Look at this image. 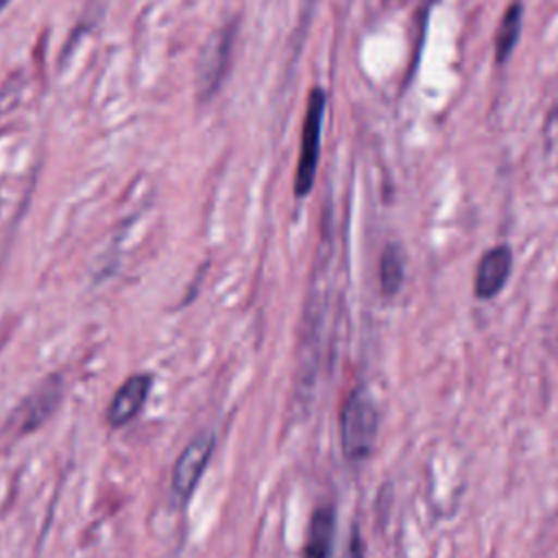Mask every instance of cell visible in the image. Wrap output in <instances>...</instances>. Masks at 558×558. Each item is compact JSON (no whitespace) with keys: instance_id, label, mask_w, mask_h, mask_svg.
Returning <instances> with one entry per match:
<instances>
[{"instance_id":"1","label":"cell","mask_w":558,"mask_h":558,"mask_svg":"<svg viewBox=\"0 0 558 558\" xmlns=\"http://www.w3.org/2000/svg\"><path fill=\"white\" fill-rule=\"evenodd\" d=\"M379 429V412L371 392L357 386L340 412V445L347 460L360 462L371 456Z\"/></svg>"},{"instance_id":"2","label":"cell","mask_w":558,"mask_h":558,"mask_svg":"<svg viewBox=\"0 0 558 558\" xmlns=\"http://www.w3.org/2000/svg\"><path fill=\"white\" fill-rule=\"evenodd\" d=\"M327 96L320 87H314L307 98L303 133H301V150L294 172V194L307 196L314 185L318 155H320V135H323V120H325Z\"/></svg>"},{"instance_id":"3","label":"cell","mask_w":558,"mask_h":558,"mask_svg":"<svg viewBox=\"0 0 558 558\" xmlns=\"http://www.w3.org/2000/svg\"><path fill=\"white\" fill-rule=\"evenodd\" d=\"M63 397V381L61 377L52 375L44 379L33 392L24 397V401L15 408V412L9 418V425L17 434H31L37 427H41L59 408Z\"/></svg>"},{"instance_id":"4","label":"cell","mask_w":558,"mask_h":558,"mask_svg":"<svg viewBox=\"0 0 558 558\" xmlns=\"http://www.w3.org/2000/svg\"><path fill=\"white\" fill-rule=\"evenodd\" d=\"M214 447H216V438L211 432L196 434L183 447V451L179 453L174 469H172V493L179 499H187L194 493L198 480L203 477V473L211 460Z\"/></svg>"},{"instance_id":"5","label":"cell","mask_w":558,"mask_h":558,"mask_svg":"<svg viewBox=\"0 0 558 558\" xmlns=\"http://www.w3.org/2000/svg\"><path fill=\"white\" fill-rule=\"evenodd\" d=\"M231 44H233V26L220 28L209 39V44L201 57V72H198L203 98H209L220 87V81L229 68Z\"/></svg>"},{"instance_id":"6","label":"cell","mask_w":558,"mask_h":558,"mask_svg":"<svg viewBox=\"0 0 558 558\" xmlns=\"http://www.w3.org/2000/svg\"><path fill=\"white\" fill-rule=\"evenodd\" d=\"M512 270V251L508 244H497L488 248L475 270L473 290L477 299H493L501 292Z\"/></svg>"},{"instance_id":"7","label":"cell","mask_w":558,"mask_h":558,"mask_svg":"<svg viewBox=\"0 0 558 558\" xmlns=\"http://www.w3.org/2000/svg\"><path fill=\"white\" fill-rule=\"evenodd\" d=\"M150 392V375L137 373L131 375L113 395L109 410H107V421L111 427H122L131 423L144 408L146 397Z\"/></svg>"},{"instance_id":"8","label":"cell","mask_w":558,"mask_h":558,"mask_svg":"<svg viewBox=\"0 0 558 558\" xmlns=\"http://www.w3.org/2000/svg\"><path fill=\"white\" fill-rule=\"evenodd\" d=\"M333 527L336 514L329 506L318 508L307 525V536L303 545V558H329L331 543H333Z\"/></svg>"},{"instance_id":"9","label":"cell","mask_w":558,"mask_h":558,"mask_svg":"<svg viewBox=\"0 0 558 558\" xmlns=\"http://www.w3.org/2000/svg\"><path fill=\"white\" fill-rule=\"evenodd\" d=\"M521 15H523V9L519 2H512L501 22H499V28H497V35H495V59L497 63H504L512 48L517 46L519 41V35H521Z\"/></svg>"},{"instance_id":"10","label":"cell","mask_w":558,"mask_h":558,"mask_svg":"<svg viewBox=\"0 0 558 558\" xmlns=\"http://www.w3.org/2000/svg\"><path fill=\"white\" fill-rule=\"evenodd\" d=\"M403 251L397 244H388L379 259V286L386 296H395L403 283Z\"/></svg>"},{"instance_id":"11","label":"cell","mask_w":558,"mask_h":558,"mask_svg":"<svg viewBox=\"0 0 558 558\" xmlns=\"http://www.w3.org/2000/svg\"><path fill=\"white\" fill-rule=\"evenodd\" d=\"M340 558H364V551H362V543H360L357 532L351 534V538H349V543H347V547H344V551H342Z\"/></svg>"}]
</instances>
